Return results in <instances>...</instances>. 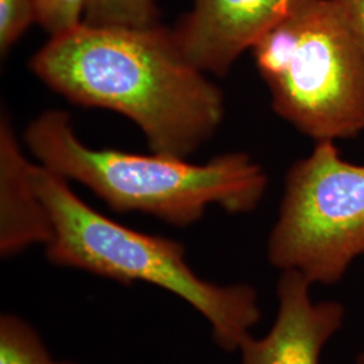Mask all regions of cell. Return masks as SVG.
Masks as SVG:
<instances>
[{"mask_svg":"<svg viewBox=\"0 0 364 364\" xmlns=\"http://www.w3.org/2000/svg\"><path fill=\"white\" fill-rule=\"evenodd\" d=\"M364 50V0H336Z\"/></svg>","mask_w":364,"mask_h":364,"instance_id":"cell-13","label":"cell"},{"mask_svg":"<svg viewBox=\"0 0 364 364\" xmlns=\"http://www.w3.org/2000/svg\"><path fill=\"white\" fill-rule=\"evenodd\" d=\"M36 3L37 23L54 37L82 23L90 0H36Z\"/></svg>","mask_w":364,"mask_h":364,"instance_id":"cell-11","label":"cell"},{"mask_svg":"<svg viewBox=\"0 0 364 364\" xmlns=\"http://www.w3.org/2000/svg\"><path fill=\"white\" fill-rule=\"evenodd\" d=\"M23 144L39 165L87 186L112 210L150 215L176 227L195 224L212 205L231 215L250 213L269 185L263 166L240 151L192 164L159 153L92 149L80 141L63 109L33 119Z\"/></svg>","mask_w":364,"mask_h":364,"instance_id":"cell-2","label":"cell"},{"mask_svg":"<svg viewBox=\"0 0 364 364\" xmlns=\"http://www.w3.org/2000/svg\"><path fill=\"white\" fill-rule=\"evenodd\" d=\"M31 177L53 223L48 260L122 284L144 282L188 302L224 351L239 350L259 323V297L246 284L218 285L198 277L180 242L135 231L82 201L64 177L31 164Z\"/></svg>","mask_w":364,"mask_h":364,"instance_id":"cell-3","label":"cell"},{"mask_svg":"<svg viewBox=\"0 0 364 364\" xmlns=\"http://www.w3.org/2000/svg\"><path fill=\"white\" fill-rule=\"evenodd\" d=\"M0 364H75L55 360L37 331L23 318L4 313L0 317Z\"/></svg>","mask_w":364,"mask_h":364,"instance_id":"cell-9","label":"cell"},{"mask_svg":"<svg viewBox=\"0 0 364 364\" xmlns=\"http://www.w3.org/2000/svg\"><path fill=\"white\" fill-rule=\"evenodd\" d=\"M364 257V165L340 156L335 142H317L287 171L267 259L312 285H335Z\"/></svg>","mask_w":364,"mask_h":364,"instance_id":"cell-5","label":"cell"},{"mask_svg":"<svg viewBox=\"0 0 364 364\" xmlns=\"http://www.w3.org/2000/svg\"><path fill=\"white\" fill-rule=\"evenodd\" d=\"M355 364H364V351L360 352V353L356 356Z\"/></svg>","mask_w":364,"mask_h":364,"instance_id":"cell-14","label":"cell"},{"mask_svg":"<svg viewBox=\"0 0 364 364\" xmlns=\"http://www.w3.org/2000/svg\"><path fill=\"white\" fill-rule=\"evenodd\" d=\"M37 22L36 0H0V53L4 57Z\"/></svg>","mask_w":364,"mask_h":364,"instance_id":"cell-12","label":"cell"},{"mask_svg":"<svg viewBox=\"0 0 364 364\" xmlns=\"http://www.w3.org/2000/svg\"><path fill=\"white\" fill-rule=\"evenodd\" d=\"M301 0H193V9L173 27L185 55L216 77L230 73Z\"/></svg>","mask_w":364,"mask_h":364,"instance_id":"cell-6","label":"cell"},{"mask_svg":"<svg viewBox=\"0 0 364 364\" xmlns=\"http://www.w3.org/2000/svg\"><path fill=\"white\" fill-rule=\"evenodd\" d=\"M278 117L313 141L364 130V50L336 0H301L251 49Z\"/></svg>","mask_w":364,"mask_h":364,"instance_id":"cell-4","label":"cell"},{"mask_svg":"<svg viewBox=\"0 0 364 364\" xmlns=\"http://www.w3.org/2000/svg\"><path fill=\"white\" fill-rule=\"evenodd\" d=\"M156 0H90L84 23L93 26L144 27L156 25Z\"/></svg>","mask_w":364,"mask_h":364,"instance_id":"cell-10","label":"cell"},{"mask_svg":"<svg viewBox=\"0 0 364 364\" xmlns=\"http://www.w3.org/2000/svg\"><path fill=\"white\" fill-rule=\"evenodd\" d=\"M30 70L70 103L129 117L151 153L188 158L219 130L220 88L182 52L173 28L77 27L50 37Z\"/></svg>","mask_w":364,"mask_h":364,"instance_id":"cell-1","label":"cell"},{"mask_svg":"<svg viewBox=\"0 0 364 364\" xmlns=\"http://www.w3.org/2000/svg\"><path fill=\"white\" fill-rule=\"evenodd\" d=\"M7 112L0 115V255L13 258L26 248L52 242L53 223L31 177Z\"/></svg>","mask_w":364,"mask_h":364,"instance_id":"cell-8","label":"cell"},{"mask_svg":"<svg viewBox=\"0 0 364 364\" xmlns=\"http://www.w3.org/2000/svg\"><path fill=\"white\" fill-rule=\"evenodd\" d=\"M312 287L297 272H281L273 326L266 336L250 335L240 344L242 364H320L328 341L344 326L346 308L338 301L314 302Z\"/></svg>","mask_w":364,"mask_h":364,"instance_id":"cell-7","label":"cell"}]
</instances>
